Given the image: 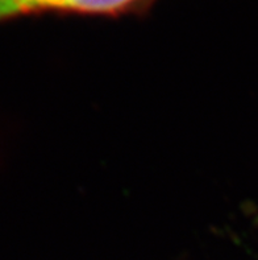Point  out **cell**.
I'll use <instances>...</instances> for the list:
<instances>
[{
  "instance_id": "cell-1",
  "label": "cell",
  "mask_w": 258,
  "mask_h": 260,
  "mask_svg": "<svg viewBox=\"0 0 258 260\" xmlns=\"http://www.w3.org/2000/svg\"><path fill=\"white\" fill-rule=\"evenodd\" d=\"M148 0H0V21L39 12L118 15Z\"/></svg>"
}]
</instances>
